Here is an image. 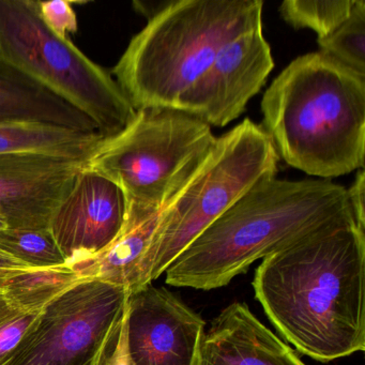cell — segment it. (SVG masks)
Instances as JSON below:
<instances>
[{"label": "cell", "mask_w": 365, "mask_h": 365, "mask_svg": "<svg viewBox=\"0 0 365 365\" xmlns=\"http://www.w3.org/2000/svg\"><path fill=\"white\" fill-rule=\"evenodd\" d=\"M206 322L174 292L153 284L130 297L131 365H200Z\"/></svg>", "instance_id": "10"}, {"label": "cell", "mask_w": 365, "mask_h": 365, "mask_svg": "<svg viewBox=\"0 0 365 365\" xmlns=\"http://www.w3.org/2000/svg\"><path fill=\"white\" fill-rule=\"evenodd\" d=\"M0 252L33 269L67 267V262L48 230H0Z\"/></svg>", "instance_id": "17"}, {"label": "cell", "mask_w": 365, "mask_h": 365, "mask_svg": "<svg viewBox=\"0 0 365 365\" xmlns=\"http://www.w3.org/2000/svg\"><path fill=\"white\" fill-rule=\"evenodd\" d=\"M320 53L365 76V3L356 0L349 18L324 38H318Z\"/></svg>", "instance_id": "19"}, {"label": "cell", "mask_w": 365, "mask_h": 365, "mask_svg": "<svg viewBox=\"0 0 365 365\" xmlns=\"http://www.w3.org/2000/svg\"><path fill=\"white\" fill-rule=\"evenodd\" d=\"M277 163L272 140L262 125L250 119L217 138L200 170L162 209L143 262L140 290L163 275L200 234L256 183L275 178Z\"/></svg>", "instance_id": "6"}, {"label": "cell", "mask_w": 365, "mask_h": 365, "mask_svg": "<svg viewBox=\"0 0 365 365\" xmlns=\"http://www.w3.org/2000/svg\"><path fill=\"white\" fill-rule=\"evenodd\" d=\"M127 215L120 187L84 168L53 213L48 230L71 268L108 249L123 230Z\"/></svg>", "instance_id": "11"}, {"label": "cell", "mask_w": 365, "mask_h": 365, "mask_svg": "<svg viewBox=\"0 0 365 365\" xmlns=\"http://www.w3.org/2000/svg\"><path fill=\"white\" fill-rule=\"evenodd\" d=\"M40 14L44 22L61 37L67 38L68 34L78 31V19L67 0L39 1Z\"/></svg>", "instance_id": "20"}, {"label": "cell", "mask_w": 365, "mask_h": 365, "mask_svg": "<svg viewBox=\"0 0 365 365\" xmlns=\"http://www.w3.org/2000/svg\"><path fill=\"white\" fill-rule=\"evenodd\" d=\"M86 159L46 155H0V217L8 228L48 230Z\"/></svg>", "instance_id": "12"}, {"label": "cell", "mask_w": 365, "mask_h": 365, "mask_svg": "<svg viewBox=\"0 0 365 365\" xmlns=\"http://www.w3.org/2000/svg\"><path fill=\"white\" fill-rule=\"evenodd\" d=\"M262 113L288 165L324 179L364 168L365 76L327 55L292 61L264 93Z\"/></svg>", "instance_id": "3"}, {"label": "cell", "mask_w": 365, "mask_h": 365, "mask_svg": "<svg viewBox=\"0 0 365 365\" xmlns=\"http://www.w3.org/2000/svg\"><path fill=\"white\" fill-rule=\"evenodd\" d=\"M0 61L84 113L104 138L135 117L110 72L52 31L39 1L0 0Z\"/></svg>", "instance_id": "7"}, {"label": "cell", "mask_w": 365, "mask_h": 365, "mask_svg": "<svg viewBox=\"0 0 365 365\" xmlns=\"http://www.w3.org/2000/svg\"><path fill=\"white\" fill-rule=\"evenodd\" d=\"M5 228H8L7 223L3 217H0V230H5Z\"/></svg>", "instance_id": "23"}, {"label": "cell", "mask_w": 365, "mask_h": 365, "mask_svg": "<svg viewBox=\"0 0 365 365\" xmlns=\"http://www.w3.org/2000/svg\"><path fill=\"white\" fill-rule=\"evenodd\" d=\"M365 174L364 170H359L351 187L347 189L348 200L354 212V219L361 227L365 228Z\"/></svg>", "instance_id": "21"}, {"label": "cell", "mask_w": 365, "mask_h": 365, "mask_svg": "<svg viewBox=\"0 0 365 365\" xmlns=\"http://www.w3.org/2000/svg\"><path fill=\"white\" fill-rule=\"evenodd\" d=\"M349 219L354 215L343 185L329 180L266 179L241 196L170 264L164 273L166 284L198 290L224 287L256 260Z\"/></svg>", "instance_id": "2"}, {"label": "cell", "mask_w": 365, "mask_h": 365, "mask_svg": "<svg viewBox=\"0 0 365 365\" xmlns=\"http://www.w3.org/2000/svg\"><path fill=\"white\" fill-rule=\"evenodd\" d=\"M29 269L33 268H29L26 264L0 252V279L14 277V275L23 272V271L29 270Z\"/></svg>", "instance_id": "22"}, {"label": "cell", "mask_w": 365, "mask_h": 365, "mask_svg": "<svg viewBox=\"0 0 365 365\" xmlns=\"http://www.w3.org/2000/svg\"><path fill=\"white\" fill-rule=\"evenodd\" d=\"M57 297L0 284V365L7 364L46 305Z\"/></svg>", "instance_id": "16"}, {"label": "cell", "mask_w": 365, "mask_h": 365, "mask_svg": "<svg viewBox=\"0 0 365 365\" xmlns=\"http://www.w3.org/2000/svg\"><path fill=\"white\" fill-rule=\"evenodd\" d=\"M274 67L262 26L222 46L208 69L183 93L178 110L207 125L225 127L259 93Z\"/></svg>", "instance_id": "9"}, {"label": "cell", "mask_w": 365, "mask_h": 365, "mask_svg": "<svg viewBox=\"0 0 365 365\" xmlns=\"http://www.w3.org/2000/svg\"><path fill=\"white\" fill-rule=\"evenodd\" d=\"M262 0H179L153 14L110 74L136 110L177 108L222 46L262 26Z\"/></svg>", "instance_id": "4"}, {"label": "cell", "mask_w": 365, "mask_h": 365, "mask_svg": "<svg viewBox=\"0 0 365 365\" xmlns=\"http://www.w3.org/2000/svg\"><path fill=\"white\" fill-rule=\"evenodd\" d=\"M103 138L98 132L86 133L54 125H0V155L46 153L87 159Z\"/></svg>", "instance_id": "15"}, {"label": "cell", "mask_w": 365, "mask_h": 365, "mask_svg": "<svg viewBox=\"0 0 365 365\" xmlns=\"http://www.w3.org/2000/svg\"><path fill=\"white\" fill-rule=\"evenodd\" d=\"M217 140L210 125L183 110L145 108L125 130L103 138L85 168L120 187L128 211L158 212L200 170Z\"/></svg>", "instance_id": "5"}, {"label": "cell", "mask_w": 365, "mask_h": 365, "mask_svg": "<svg viewBox=\"0 0 365 365\" xmlns=\"http://www.w3.org/2000/svg\"><path fill=\"white\" fill-rule=\"evenodd\" d=\"M20 123L99 133L84 113L0 61V125Z\"/></svg>", "instance_id": "14"}, {"label": "cell", "mask_w": 365, "mask_h": 365, "mask_svg": "<svg viewBox=\"0 0 365 365\" xmlns=\"http://www.w3.org/2000/svg\"><path fill=\"white\" fill-rule=\"evenodd\" d=\"M200 365H307L247 303L234 302L205 333Z\"/></svg>", "instance_id": "13"}, {"label": "cell", "mask_w": 365, "mask_h": 365, "mask_svg": "<svg viewBox=\"0 0 365 365\" xmlns=\"http://www.w3.org/2000/svg\"><path fill=\"white\" fill-rule=\"evenodd\" d=\"M356 0H287L279 12L294 29H309L318 38L330 35L351 14Z\"/></svg>", "instance_id": "18"}, {"label": "cell", "mask_w": 365, "mask_h": 365, "mask_svg": "<svg viewBox=\"0 0 365 365\" xmlns=\"http://www.w3.org/2000/svg\"><path fill=\"white\" fill-rule=\"evenodd\" d=\"M130 297L125 288L82 279L46 305L6 365H99Z\"/></svg>", "instance_id": "8"}, {"label": "cell", "mask_w": 365, "mask_h": 365, "mask_svg": "<svg viewBox=\"0 0 365 365\" xmlns=\"http://www.w3.org/2000/svg\"><path fill=\"white\" fill-rule=\"evenodd\" d=\"M256 300L299 352L330 362L365 349V228L356 220L319 228L267 256Z\"/></svg>", "instance_id": "1"}]
</instances>
